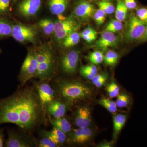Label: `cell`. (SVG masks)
Masks as SVG:
<instances>
[{
    "label": "cell",
    "mask_w": 147,
    "mask_h": 147,
    "mask_svg": "<svg viewBox=\"0 0 147 147\" xmlns=\"http://www.w3.org/2000/svg\"><path fill=\"white\" fill-rule=\"evenodd\" d=\"M42 110L38 96L33 90H21L0 100V125L13 123L21 129L30 130L41 122Z\"/></svg>",
    "instance_id": "1"
},
{
    "label": "cell",
    "mask_w": 147,
    "mask_h": 147,
    "mask_svg": "<svg viewBox=\"0 0 147 147\" xmlns=\"http://www.w3.org/2000/svg\"><path fill=\"white\" fill-rule=\"evenodd\" d=\"M57 89L61 97L68 102L85 100L91 96V88L77 81L62 80L57 83Z\"/></svg>",
    "instance_id": "2"
},
{
    "label": "cell",
    "mask_w": 147,
    "mask_h": 147,
    "mask_svg": "<svg viewBox=\"0 0 147 147\" xmlns=\"http://www.w3.org/2000/svg\"><path fill=\"white\" fill-rule=\"evenodd\" d=\"M38 63L36 77L44 81L52 77L55 69V59L52 51L42 48L36 51Z\"/></svg>",
    "instance_id": "3"
},
{
    "label": "cell",
    "mask_w": 147,
    "mask_h": 147,
    "mask_svg": "<svg viewBox=\"0 0 147 147\" xmlns=\"http://www.w3.org/2000/svg\"><path fill=\"white\" fill-rule=\"evenodd\" d=\"M79 28L80 24L73 15L58 20L55 22L54 33L55 38L58 42H63L68 35L77 31Z\"/></svg>",
    "instance_id": "4"
},
{
    "label": "cell",
    "mask_w": 147,
    "mask_h": 147,
    "mask_svg": "<svg viewBox=\"0 0 147 147\" xmlns=\"http://www.w3.org/2000/svg\"><path fill=\"white\" fill-rule=\"evenodd\" d=\"M38 63L36 52L28 53L24 60L20 71L19 79L22 86H24L32 78L36 77Z\"/></svg>",
    "instance_id": "5"
},
{
    "label": "cell",
    "mask_w": 147,
    "mask_h": 147,
    "mask_svg": "<svg viewBox=\"0 0 147 147\" xmlns=\"http://www.w3.org/2000/svg\"><path fill=\"white\" fill-rule=\"evenodd\" d=\"M147 26V23L140 20L137 16H131L125 34V41L127 42L138 41L144 34Z\"/></svg>",
    "instance_id": "6"
},
{
    "label": "cell",
    "mask_w": 147,
    "mask_h": 147,
    "mask_svg": "<svg viewBox=\"0 0 147 147\" xmlns=\"http://www.w3.org/2000/svg\"><path fill=\"white\" fill-rule=\"evenodd\" d=\"M37 32L33 27L21 24L13 25L11 35L15 40L19 42H34Z\"/></svg>",
    "instance_id": "7"
},
{
    "label": "cell",
    "mask_w": 147,
    "mask_h": 147,
    "mask_svg": "<svg viewBox=\"0 0 147 147\" xmlns=\"http://www.w3.org/2000/svg\"><path fill=\"white\" fill-rule=\"evenodd\" d=\"M80 59V53L72 50L64 55L61 60V65L65 73L71 74L76 71Z\"/></svg>",
    "instance_id": "8"
},
{
    "label": "cell",
    "mask_w": 147,
    "mask_h": 147,
    "mask_svg": "<svg viewBox=\"0 0 147 147\" xmlns=\"http://www.w3.org/2000/svg\"><path fill=\"white\" fill-rule=\"evenodd\" d=\"M38 96L40 105L44 110L55 100V92L50 85L42 83L37 86Z\"/></svg>",
    "instance_id": "9"
},
{
    "label": "cell",
    "mask_w": 147,
    "mask_h": 147,
    "mask_svg": "<svg viewBox=\"0 0 147 147\" xmlns=\"http://www.w3.org/2000/svg\"><path fill=\"white\" fill-rule=\"evenodd\" d=\"M41 5V0H24L18 6V11L26 18L34 16L38 12Z\"/></svg>",
    "instance_id": "10"
},
{
    "label": "cell",
    "mask_w": 147,
    "mask_h": 147,
    "mask_svg": "<svg viewBox=\"0 0 147 147\" xmlns=\"http://www.w3.org/2000/svg\"><path fill=\"white\" fill-rule=\"evenodd\" d=\"M94 6L87 1H82L78 3L74 11L75 17L82 20L86 21L93 16L95 11Z\"/></svg>",
    "instance_id": "11"
},
{
    "label": "cell",
    "mask_w": 147,
    "mask_h": 147,
    "mask_svg": "<svg viewBox=\"0 0 147 147\" xmlns=\"http://www.w3.org/2000/svg\"><path fill=\"white\" fill-rule=\"evenodd\" d=\"M119 41L118 37L114 33L103 31L99 39L96 42L94 47L96 49L104 50L108 47H116Z\"/></svg>",
    "instance_id": "12"
},
{
    "label": "cell",
    "mask_w": 147,
    "mask_h": 147,
    "mask_svg": "<svg viewBox=\"0 0 147 147\" xmlns=\"http://www.w3.org/2000/svg\"><path fill=\"white\" fill-rule=\"evenodd\" d=\"M74 121V123L79 128L89 127L92 121L89 108L85 106L78 108L75 114Z\"/></svg>",
    "instance_id": "13"
},
{
    "label": "cell",
    "mask_w": 147,
    "mask_h": 147,
    "mask_svg": "<svg viewBox=\"0 0 147 147\" xmlns=\"http://www.w3.org/2000/svg\"><path fill=\"white\" fill-rule=\"evenodd\" d=\"M93 136V131L89 127H78L71 132L69 140L74 144H82L89 141Z\"/></svg>",
    "instance_id": "14"
},
{
    "label": "cell",
    "mask_w": 147,
    "mask_h": 147,
    "mask_svg": "<svg viewBox=\"0 0 147 147\" xmlns=\"http://www.w3.org/2000/svg\"><path fill=\"white\" fill-rule=\"evenodd\" d=\"M32 145V141L25 136L12 131L8 132V137L6 142V147H30Z\"/></svg>",
    "instance_id": "15"
},
{
    "label": "cell",
    "mask_w": 147,
    "mask_h": 147,
    "mask_svg": "<svg viewBox=\"0 0 147 147\" xmlns=\"http://www.w3.org/2000/svg\"><path fill=\"white\" fill-rule=\"evenodd\" d=\"M46 109L48 113L54 118H59L63 117L66 113L67 108L65 103L55 100L47 106Z\"/></svg>",
    "instance_id": "16"
},
{
    "label": "cell",
    "mask_w": 147,
    "mask_h": 147,
    "mask_svg": "<svg viewBox=\"0 0 147 147\" xmlns=\"http://www.w3.org/2000/svg\"><path fill=\"white\" fill-rule=\"evenodd\" d=\"M45 136L50 138L58 146L63 144L67 139L65 133L55 127L50 131H45Z\"/></svg>",
    "instance_id": "17"
},
{
    "label": "cell",
    "mask_w": 147,
    "mask_h": 147,
    "mask_svg": "<svg viewBox=\"0 0 147 147\" xmlns=\"http://www.w3.org/2000/svg\"><path fill=\"white\" fill-rule=\"evenodd\" d=\"M68 3V0H49L50 12L54 15H60L65 11Z\"/></svg>",
    "instance_id": "18"
},
{
    "label": "cell",
    "mask_w": 147,
    "mask_h": 147,
    "mask_svg": "<svg viewBox=\"0 0 147 147\" xmlns=\"http://www.w3.org/2000/svg\"><path fill=\"white\" fill-rule=\"evenodd\" d=\"M50 122L53 126L60 129L66 134L71 131V125L70 123L63 117L52 119Z\"/></svg>",
    "instance_id": "19"
},
{
    "label": "cell",
    "mask_w": 147,
    "mask_h": 147,
    "mask_svg": "<svg viewBox=\"0 0 147 147\" xmlns=\"http://www.w3.org/2000/svg\"><path fill=\"white\" fill-rule=\"evenodd\" d=\"M126 116L122 114H117L113 116V122L114 136L118 135L126 122Z\"/></svg>",
    "instance_id": "20"
},
{
    "label": "cell",
    "mask_w": 147,
    "mask_h": 147,
    "mask_svg": "<svg viewBox=\"0 0 147 147\" xmlns=\"http://www.w3.org/2000/svg\"><path fill=\"white\" fill-rule=\"evenodd\" d=\"M128 8L127 7L123 0H117L115 10L116 19L123 22L126 19Z\"/></svg>",
    "instance_id": "21"
},
{
    "label": "cell",
    "mask_w": 147,
    "mask_h": 147,
    "mask_svg": "<svg viewBox=\"0 0 147 147\" xmlns=\"http://www.w3.org/2000/svg\"><path fill=\"white\" fill-rule=\"evenodd\" d=\"M80 73L84 78L92 80L97 74L98 69L95 65L82 66L80 69Z\"/></svg>",
    "instance_id": "22"
},
{
    "label": "cell",
    "mask_w": 147,
    "mask_h": 147,
    "mask_svg": "<svg viewBox=\"0 0 147 147\" xmlns=\"http://www.w3.org/2000/svg\"><path fill=\"white\" fill-rule=\"evenodd\" d=\"M13 25L7 20L0 18V38L11 35Z\"/></svg>",
    "instance_id": "23"
},
{
    "label": "cell",
    "mask_w": 147,
    "mask_h": 147,
    "mask_svg": "<svg viewBox=\"0 0 147 147\" xmlns=\"http://www.w3.org/2000/svg\"><path fill=\"white\" fill-rule=\"evenodd\" d=\"M39 26L45 34L50 35L54 33L55 23L49 18H42L40 21Z\"/></svg>",
    "instance_id": "24"
},
{
    "label": "cell",
    "mask_w": 147,
    "mask_h": 147,
    "mask_svg": "<svg viewBox=\"0 0 147 147\" xmlns=\"http://www.w3.org/2000/svg\"><path fill=\"white\" fill-rule=\"evenodd\" d=\"M80 35L77 32H74L68 35L64 39L63 43L64 47H69L77 45L80 41Z\"/></svg>",
    "instance_id": "25"
},
{
    "label": "cell",
    "mask_w": 147,
    "mask_h": 147,
    "mask_svg": "<svg viewBox=\"0 0 147 147\" xmlns=\"http://www.w3.org/2000/svg\"><path fill=\"white\" fill-rule=\"evenodd\" d=\"M119 56L113 50L108 51L104 55V61L105 64L110 66L115 65L119 60Z\"/></svg>",
    "instance_id": "26"
},
{
    "label": "cell",
    "mask_w": 147,
    "mask_h": 147,
    "mask_svg": "<svg viewBox=\"0 0 147 147\" xmlns=\"http://www.w3.org/2000/svg\"><path fill=\"white\" fill-rule=\"evenodd\" d=\"M104 55L103 52L100 50H96L90 53L88 59L92 64L98 65L104 61Z\"/></svg>",
    "instance_id": "27"
},
{
    "label": "cell",
    "mask_w": 147,
    "mask_h": 147,
    "mask_svg": "<svg viewBox=\"0 0 147 147\" xmlns=\"http://www.w3.org/2000/svg\"><path fill=\"white\" fill-rule=\"evenodd\" d=\"M123 28L122 22L117 19L111 20L108 23L104 31H108L115 33L120 31Z\"/></svg>",
    "instance_id": "28"
},
{
    "label": "cell",
    "mask_w": 147,
    "mask_h": 147,
    "mask_svg": "<svg viewBox=\"0 0 147 147\" xmlns=\"http://www.w3.org/2000/svg\"><path fill=\"white\" fill-rule=\"evenodd\" d=\"M98 103L103 106L108 111L111 113L117 112V107L115 102L110 100L106 98H102L98 101Z\"/></svg>",
    "instance_id": "29"
},
{
    "label": "cell",
    "mask_w": 147,
    "mask_h": 147,
    "mask_svg": "<svg viewBox=\"0 0 147 147\" xmlns=\"http://www.w3.org/2000/svg\"><path fill=\"white\" fill-rule=\"evenodd\" d=\"M97 4L99 7V9L102 10L106 14H112L115 10L114 5L108 1L103 0L98 2Z\"/></svg>",
    "instance_id": "30"
},
{
    "label": "cell",
    "mask_w": 147,
    "mask_h": 147,
    "mask_svg": "<svg viewBox=\"0 0 147 147\" xmlns=\"http://www.w3.org/2000/svg\"><path fill=\"white\" fill-rule=\"evenodd\" d=\"M129 96L126 94H122L117 96L116 104L118 108H122L127 106L130 103Z\"/></svg>",
    "instance_id": "31"
},
{
    "label": "cell",
    "mask_w": 147,
    "mask_h": 147,
    "mask_svg": "<svg viewBox=\"0 0 147 147\" xmlns=\"http://www.w3.org/2000/svg\"><path fill=\"white\" fill-rule=\"evenodd\" d=\"M109 96L111 98L117 97L119 94L120 88L115 82H112L107 88Z\"/></svg>",
    "instance_id": "32"
},
{
    "label": "cell",
    "mask_w": 147,
    "mask_h": 147,
    "mask_svg": "<svg viewBox=\"0 0 147 147\" xmlns=\"http://www.w3.org/2000/svg\"><path fill=\"white\" fill-rule=\"evenodd\" d=\"M38 146L39 147H57V145L47 136L43 137L39 141Z\"/></svg>",
    "instance_id": "33"
},
{
    "label": "cell",
    "mask_w": 147,
    "mask_h": 147,
    "mask_svg": "<svg viewBox=\"0 0 147 147\" xmlns=\"http://www.w3.org/2000/svg\"><path fill=\"white\" fill-rule=\"evenodd\" d=\"M10 0H0V15H4L8 12Z\"/></svg>",
    "instance_id": "34"
},
{
    "label": "cell",
    "mask_w": 147,
    "mask_h": 147,
    "mask_svg": "<svg viewBox=\"0 0 147 147\" xmlns=\"http://www.w3.org/2000/svg\"><path fill=\"white\" fill-rule=\"evenodd\" d=\"M137 17L142 21L147 23V8L146 7L138 9L136 11Z\"/></svg>",
    "instance_id": "35"
},
{
    "label": "cell",
    "mask_w": 147,
    "mask_h": 147,
    "mask_svg": "<svg viewBox=\"0 0 147 147\" xmlns=\"http://www.w3.org/2000/svg\"><path fill=\"white\" fill-rule=\"evenodd\" d=\"M97 34V32L91 27H88L83 30V31L80 34L81 37L87 36L90 35Z\"/></svg>",
    "instance_id": "36"
},
{
    "label": "cell",
    "mask_w": 147,
    "mask_h": 147,
    "mask_svg": "<svg viewBox=\"0 0 147 147\" xmlns=\"http://www.w3.org/2000/svg\"><path fill=\"white\" fill-rule=\"evenodd\" d=\"M124 3L128 9H132L137 7L136 0H124Z\"/></svg>",
    "instance_id": "37"
},
{
    "label": "cell",
    "mask_w": 147,
    "mask_h": 147,
    "mask_svg": "<svg viewBox=\"0 0 147 147\" xmlns=\"http://www.w3.org/2000/svg\"><path fill=\"white\" fill-rule=\"evenodd\" d=\"M107 79H108V75L104 73L103 76L98 80V82L95 85V86L97 88H100L106 83Z\"/></svg>",
    "instance_id": "38"
},
{
    "label": "cell",
    "mask_w": 147,
    "mask_h": 147,
    "mask_svg": "<svg viewBox=\"0 0 147 147\" xmlns=\"http://www.w3.org/2000/svg\"><path fill=\"white\" fill-rule=\"evenodd\" d=\"M97 34L90 35L84 36L82 38L85 41H86L87 42L90 43V42H91L94 41L96 39V37H97Z\"/></svg>",
    "instance_id": "39"
},
{
    "label": "cell",
    "mask_w": 147,
    "mask_h": 147,
    "mask_svg": "<svg viewBox=\"0 0 147 147\" xmlns=\"http://www.w3.org/2000/svg\"><path fill=\"white\" fill-rule=\"evenodd\" d=\"M95 12L97 13V15H98V17L100 18L101 22H102V24L104 23V21L105 20V15L106 14L102 10L98 9L96 10Z\"/></svg>",
    "instance_id": "40"
},
{
    "label": "cell",
    "mask_w": 147,
    "mask_h": 147,
    "mask_svg": "<svg viewBox=\"0 0 147 147\" xmlns=\"http://www.w3.org/2000/svg\"><path fill=\"white\" fill-rule=\"evenodd\" d=\"M137 42L138 43L147 42V26L144 34Z\"/></svg>",
    "instance_id": "41"
},
{
    "label": "cell",
    "mask_w": 147,
    "mask_h": 147,
    "mask_svg": "<svg viewBox=\"0 0 147 147\" xmlns=\"http://www.w3.org/2000/svg\"><path fill=\"white\" fill-rule=\"evenodd\" d=\"M3 146V133L2 129H0V147Z\"/></svg>",
    "instance_id": "42"
},
{
    "label": "cell",
    "mask_w": 147,
    "mask_h": 147,
    "mask_svg": "<svg viewBox=\"0 0 147 147\" xmlns=\"http://www.w3.org/2000/svg\"><path fill=\"white\" fill-rule=\"evenodd\" d=\"M111 144L109 143H105L100 145V147H110L111 146Z\"/></svg>",
    "instance_id": "43"
},
{
    "label": "cell",
    "mask_w": 147,
    "mask_h": 147,
    "mask_svg": "<svg viewBox=\"0 0 147 147\" xmlns=\"http://www.w3.org/2000/svg\"><path fill=\"white\" fill-rule=\"evenodd\" d=\"M104 1H109V0H104Z\"/></svg>",
    "instance_id": "44"
},
{
    "label": "cell",
    "mask_w": 147,
    "mask_h": 147,
    "mask_svg": "<svg viewBox=\"0 0 147 147\" xmlns=\"http://www.w3.org/2000/svg\"><path fill=\"white\" fill-rule=\"evenodd\" d=\"M1 50L0 49V52H1Z\"/></svg>",
    "instance_id": "45"
}]
</instances>
